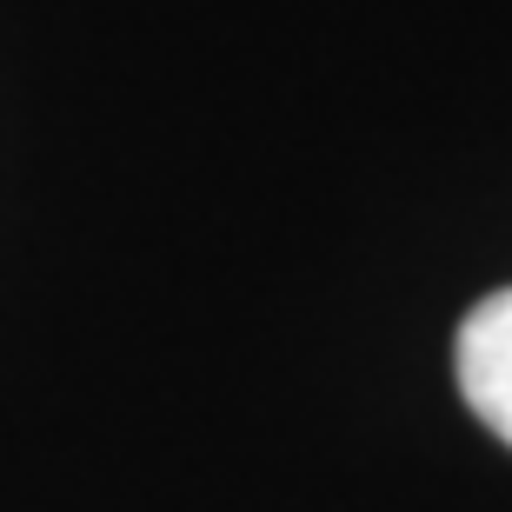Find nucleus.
<instances>
[{
	"instance_id": "1",
	"label": "nucleus",
	"mask_w": 512,
	"mask_h": 512,
	"mask_svg": "<svg viewBox=\"0 0 512 512\" xmlns=\"http://www.w3.org/2000/svg\"><path fill=\"white\" fill-rule=\"evenodd\" d=\"M453 373H459V393H466L473 419L512 446V286L486 293L466 313L459 346H453Z\"/></svg>"
}]
</instances>
